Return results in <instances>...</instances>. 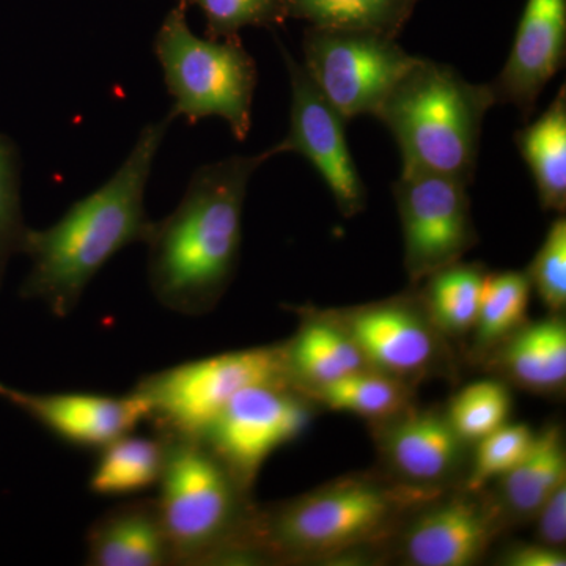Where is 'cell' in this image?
<instances>
[{"instance_id": "9c48e42d", "label": "cell", "mask_w": 566, "mask_h": 566, "mask_svg": "<svg viewBox=\"0 0 566 566\" xmlns=\"http://www.w3.org/2000/svg\"><path fill=\"white\" fill-rule=\"evenodd\" d=\"M304 395L286 385L240 390L200 436V441L251 491L260 469L275 450L293 442L311 423Z\"/></svg>"}, {"instance_id": "7402d4cb", "label": "cell", "mask_w": 566, "mask_h": 566, "mask_svg": "<svg viewBox=\"0 0 566 566\" xmlns=\"http://www.w3.org/2000/svg\"><path fill=\"white\" fill-rule=\"evenodd\" d=\"M521 156L534 177L543 210L565 212L566 208V92L534 123L515 137Z\"/></svg>"}, {"instance_id": "9a60e30c", "label": "cell", "mask_w": 566, "mask_h": 566, "mask_svg": "<svg viewBox=\"0 0 566 566\" xmlns=\"http://www.w3.org/2000/svg\"><path fill=\"white\" fill-rule=\"evenodd\" d=\"M565 57L566 0H527L509 61L491 84L495 102L513 104L527 120Z\"/></svg>"}, {"instance_id": "8992f818", "label": "cell", "mask_w": 566, "mask_h": 566, "mask_svg": "<svg viewBox=\"0 0 566 566\" xmlns=\"http://www.w3.org/2000/svg\"><path fill=\"white\" fill-rule=\"evenodd\" d=\"M155 54L174 98L170 120L182 117L192 125L221 117L238 140H245L259 71L240 39H200L189 29L186 7L178 3L156 33Z\"/></svg>"}, {"instance_id": "52a82bcc", "label": "cell", "mask_w": 566, "mask_h": 566, "mask_svg": "<svg viewBox=\"0 0 566 566\" xmlns=\"http://www.w3.org/2000/svg\"><path fill=\"white\" fill-rule=\"evenodd\" d=\"M289 385L282 346L241 349L144 376L133 392L147 401L156 433L200 438L227 403L249 386Z\"/></svg>"}, {"instance_id": "d4e9b609", "label": "cell", "mask_w": 566, "mask_h": 566, "mask_svg": "<svg viewBox=\"0 0 566 566\" xmlns=\"http://www.w3.org/2000/svg\"><path fill=\"white\" fill-rule=\"evenodd\" d=\"M304 397L314 398L334 411L352 412L382 422L409 408L411 392L408 382L370 368L316 387Z\"/></svg>"}, {"instance_id": "4316f807", "label": "cell", "mask_w": 566, "mask_h": 566, "mask_svg": "<svg viewBox=\"0 0 566 566\" xmlns=\"http://www.w3.org/2000/svg\"><path fill=\"white\" fill-rule=\"evenodd\" d=\"M512 411V397L502 382L476 381L465 386L450 401L447 419L463 441L480 439L506 423Z\"/></svg>"}, {"instance_id": "d6986e66", "label": "cell", "mask_w": 566, "mask_h": 566, "mask_svg": "<svg viewBox=\"0 0 566 566\" xmlns=\"http://www.w3.org/2000/svg\"><path fill=\"white\" fill-rule=\"evenodd\" d=\"M499 367L513 382L536 394L558 392L566 381V324L560 314L524 323L502 342Z\"/></svg>"}, {"instance_id": "8fae6325", "label": "cell", "mask_w": 566, "mask_h": 566, "mask_svg": "<svg viewBox=\"0 0 566 566\" xmlns=\"http://www.w3.org/2000/svg\"><path fill=\"white\" fill-rule=\"evenodd\" d=\"M359 346L368 367L411 382L444 370L447 349L420 297L400 296L329 312Z\"/></svg>"}, {"instance_id": "7c38bea8", "label": "cell", "mask_w": 566, "mask_h": 566, "mask_svg": "<svg viewBox=\"0 0 566 566\" xmlns=\"http://www.w3.org/2000/svg\"><path fill=\"white\" fill-rule=\"evenodd\" d=\"M282 57L292 84L290 132L270 150L275 155L297 153L322 175L345 218H353L367 203V189L349 151L345 118L324 98L301 63L285 48Z\"/></svg>"}, {"instance_id": "4fadbf2b", "label": "cell", "mask_w": 566, "mask_h": 566, "mask_svg": "<svg viewBox=\"0 0 566 566\" xmlns=\"http://www.w3.org/2000/svg\"><path fill=\"white\" fill-rule=\"evenodd\" d=\"M505 523L495 499L469 491L431 501L412 510L401 536V554L409 565L469 566L483 557Z\"/></svg>"}, {"instance_id": "4dcf8cb0", "label": "cell", "mask_w": 566, "mask_h": 566, "mask_svg": "<svg viewBox=\"0 0 566 566\" xmlns=\"http://www.w3.org/2000/svg\"><path fill=\"white\" fill-rule=\"evenodd\" d=\"M532 289L549 308L562 314L566 307V221L558 218L551 223L542 248L526 271Z\"/></svg>"}, {"instance_id": "1f68e13d", "label": "cell", "mask_w": 566, "mask_h": 566, "mask_svg": "<svg viewBox=\"0 0 566 566\" xmlns=\"http://www.w3.org/2000/svg\"><path fill=\"white\" fill-rule=\"evenodd\" d=\"M535 517L538 520V542L562 549L566 542V482L546 499Z\"/></svg>"}, {"instance_id": "5b68a950", "label": "cell", "mask_w": 566, "mask_h": 566, "mask_svg": "<svg viewBox=\"0 0 566 566\" xmlns=\"http://www.w3.org/2000/svg\"><path fill=\"white\" fill-rule=\"evenodd\" d=\"M166 438L156 504L174 565L232 560L252 515L249 491L200 439Z\"/></svg>"}, {"instance_id": "ba28073f", "label": "cell", "mask_w": 566, "mask_h": 566, "mask_svg": "<svg viewBox=\"0 0 566 566\" xmlns=\"http://www.w3.org/2000/svg\"><path fill=\"white\" fill-rule=\"evenodd\" d=\"M304 69L346 122L376 115L406 71L417 62L395 36L378 32L311 28L304 33Z\"/></svg>"}, {"instance_id": "3957f363", "label": "cell", "mask_w": 566, "mask_h": 566, "mask_svg": "<svg viewBox=\"0 0 566 566\" xmlns=\"http://www.w3.org/2000/svg\"><path fill=\"white\" fill-rule=\"evenodd\" d=\"M441 490L357 475L282 502L253 506L241 539L244 560H312L338 556L382 538L417 506Z\"/></svg>"}, {"instance_id": "f546056e", "label": "cell", "mask_w": 566, "mask_h": 566, "mask_svg": "<svg viewBox=\"0 0 566 566\" xmlns=\"http://www.w3.org/2000/svg\"><path fill=\"white\" fill-rule=\"evenodd\" d=\"M25 227L21 210V163L14 142L0 134V283L11 255L21 253Z\"/></svg>"}, {"instance_id": "ac0fdd59", "label": "cell", "mask_w": 566, "mask_h": 566, "mask_svg": "<svg viewBox=\"0 0 566 566\" xmlns=\"http://www.w3.org/2000/svg\"><path fill=\"white\" fill-rule=\"evenodd\" d=\"M289 385L305 395L357 371L370 370L359 346L329 312L305 311L304 322L282 345Z\"/></svg>"}, {"instance_id": "277c9868", "label": "cell", "mask_w": 566, "mask_h": 566, "mask_svg": "<svg viewBox=\"0 0 566 566\" xmlns=\"http://www.w3.org/2000/svg\"><path fill=\"white\" fill-rule=\"evenodd\" d=\"M497 104L491 84H472L453 66L419 57L375 117L387 126L403 170L471 185L486 112Z\"/></svg>"}, {"instance_id": "e0dca14e", "label": "cell", "mask_w": 566, "mask_h": 566, "mask_svg": "<svg viewBox=\"0 0 566 566\" xmlns=\"http://www.w3.org/2000/svg\"><path fill=\"white\" fill-rule=\"evenodd\" d=\"M87 565H174L156 499H136L111 509L88 528Z\"/></svg>"}, {"instance_id": "d6a6232c", "label": "cell", "mask_w": 566, "mask_h": 566, "mask_svg": "<svg viewBox=\"0 0 566 566\" xmlns=\"http://www.w3.org/2000/svg\"><path fill=\"white\" fill-rule=\"evenodd\" d=\"M502 564L510 566H565L564 551L543 543H520L510 547L501 558Z\"/></svg>"}, {"instance_id": "f1b7e54d", "label": "cell", "mask_w": 566, "mask_h": 566, "mask_svg": "<svg viewBox=\"0 0 566 566\" xmlns=\"http://www.w3.org/2000/svg\"><path fill=\"white\" fill-rule=\"evenodd\" d=\"M535 433L524 423L502 424L475 442L474 464L465 480L469 491H483L488 483L502 479L531 449Z\"/></svg>"}, {"instance_id": "7a4b0ae2", "label": "cell", "mask_w": 566, "mask_h": 566, "mask_svg": "<svg viewBox=\"0 0 566 566\" xmlns=\"http://www.w3.org/2000/svg\"><path fill=\"white\" fill-rule=\"evenodd\" d=\"M271 156H230L199 167L180 205L155 222L147 241L148 282L164 307L199 316L221 301L240 260L249 181Z\"/></svg>"}, {"instance_id": "44dd1931", "label": "cell", "mask_w": 566, "mask_h": 566, "mask_svg": "<svg viewBox=\"0 0 566 566\" xmlns=\"http://www.w3.org/2000/svg\"><path fill=\"white\" fill-rule=\"evenodd\" d=\"M167 458V438L128 433L98 452L88 490L102 497H132L158 486Z\"/></svg>"}, {"instance_id": "30bf717a", "label": "cell", "mask_w": 566, "mask_h": 566, "mask_svg": "<svg viewBox=\"0 0 566 566\" xmlns=\"http://www.w3.org/2000/svg\"><path fill=\"white\" fill-rule=\"evenodd\" d=\"M394 196L403 227L405 268L412 282L460 262L476 243L468 185L401 170Z\"/></svg>"}, {"instance_id": "6da1fadb", "label": "cell", "mask_w": 566, "mask_h": 566, "mask_svg": "<svg viewBox=\"0 0 566 566\" xmlns=\"http://www.w3.org/2000/svg\"><path fill=\"white\" fill-rule=\"evenodd\" d=\"M169 117L139 134L120 169L50 229H28L21 253L32 260L21 297L40 300L57 318L77 307L82 294L112 256L134 243L147 244L155 222L145 211L153 163L169 129Z\"/></svg>"}, {"instance_id": "603a6c76", "label": "cell", "mask_w": 566, "mask_h": 566, "mask_svg": "<svg viewBox=\"0 0 566 566\" xmlns=\"http://www.w3.org/2000/svg\"><path fill=\"white\" fill-rule=\"evenodd\" d=\"M419 0H283L286 18L312 28L378 32L398 39Z\"/></svg>"}, {"instance_id": "2e32d148", "label": "cell", "mask_w": 566, "mask_h": 566, "mask_svg": "<svg viewBox=\"0 0 566 566\" xmlns=\"http://www.w3.org/2000/svg\"><path fill=\"white\" fill-rule=\"evenodd\" d=\"M382 422L379 449L400 482L442 491L460 471L468 442L442 412L406 408Z\"/></svg>"}, {"instance_id": "83f0119b", "label": "cell", "mask_w": 566, "mask_h": 566, "mask_svg": "<svg viewBox=\"0 0 566 566\" xmlns=\"http://www.w3.org/2000/svg\"><path fill=\"white\" fill-rule=\"evenodd\" d=\"M180 6H196L207 20V39L237 40L244 28L273 29L286 21L283 0H178Z\"/></svg>"}, {"instance_id": "484cf974", "label": "cell", "mask_w": 566, "mask_h": 566, "mask_svg": "<svg viewBox=\"0 0 566 566\" xmlns=\"http://www.w3.org/2000/svg\"><path fill=\"white\" fill-rule=\"evenodd\" d=\"M532 283L526 271L486 274L474 326L475 348L488 352L526 323Z\"/></svg>"}, {"instance_id": "5bb4252c", "label": "cell", "mask_w": 566, "mask_h": 566, "mask_svg": "<svg viewBox=\"0 0 566 566\" xmlns=\"http://www.w3.org/2000/svg\"><path fill=\"white\" fill-rule=\"evenodd\" d=\"M0 400L20 409L63 444L99 450L115 439L133 433L150 416L147 401L136 392L33 394L0 382Z\"/></svg>"}, {"instance_id": "ffe728a7", "label": "cell", "mask_w": 566, "mask_h": 566, "mask_svg": "<svg viewBox=\"0 0 566 566\" xmlns=\"http://www.w3.org/2000/svg\"><path fill=\"white\" fill-rule=\"evenodd\" d=\"M566 482V450L560 427L535 433L523 460L499 479V506L504 516L534 517L547 497Z\"/></svg>"}, {"instance_id": "cb8c5ba5", "label": "cell", "mask_w": 566, "mask_h": 566, "mask_svg": "<svg viewBox=\"0 0 566 566\" xmlns=\"http://www.w3.org/2000/svg\"><path fill=\"white\" fill-rule=\"evenodd\" d=\"M485 277L482 264L457 262L424 279L420 300L439 333L463 337L474 331Z\"/></svg>"}]
</instances>
